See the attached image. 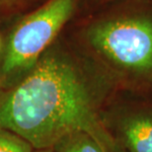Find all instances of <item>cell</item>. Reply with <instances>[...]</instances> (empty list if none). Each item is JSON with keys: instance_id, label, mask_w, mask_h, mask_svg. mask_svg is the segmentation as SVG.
<instances>
[{"instance_id": "obj_1", "label": "cell", "mask_w": 152, "mask_h": 152, "mask_svg": "<svg viewBox=\"0 0 152 152\" xmlns=\"http://www.w3.org/2000/svg\"><path fill=\"white\" fill-rule=\"evenodd\" d=\"M0 126L35 149L53 148L79 132L93 136L107 152L115 148L92 84L76 61L56 48H48L28 73L0 94Z\"/></svg>"}, {"instance_id": "obj_2", "label": "cell", "mask_w": 152, "mask_h": 152, "mask_svg": "<svg viewBox=\"0 0 152 152\" xmlns=\"http://www.w3.org/2000/svg\"><path fill=\"white\" fill-rule=\"evenodd\" d=\"M76 0H50L18 24L0 66V88L12 86L34 67L70 19Z\"/></svg>"}, {"instance_id": "obj_3", "label": "cell", "mask_w": 152, "mask_h": 152, "mask_svg": "<svg viewBox=\"0 0 152 152\" xmlns=\"http://www.w3.org/2000/svg\"><path fill=\"white\" fill-rule=\"evenodd\" d=\"M89 44L118 67L135 73L152 71V19L120 17L94 24L87 32Z\"/></svg>"}, {"instance_id": "obj_4", "label": "cell", "mask_w": 152, "mask_h": 152, "mask_svg": "<svg viewBox=\"0 0 152 152\" xmlns=\"http://www.w3.org/2000/svg\"><path fill=\"white\" fill-rule=\"evenodd\" d=\"M121 136L129 152H152V114L127 115L120 124Z\"/></svg>"}, {"instance_id": "obj_5", "label": "cell", "mask_w": 152, "mask_h": 152, "mask_svg": "<svg viewBox=\"0 0 152 152\" xmlns=\"http://www.w3.org/2000/svg\"><path fill=\"white\" fill-rule=\"evenodd\" d=\"M54 148L57 152H107L93 136L84 132L69 136Z\"/></svg>"}, {"instance_id": "obj_6", "label": "cell", "mask_w": 152, "mask_h": 152, "mask_svg": "<svg viewBox=\"0 0 152 152\" xmlns=\"http://www.w3.org/2000/svg\"><path fill=\"white\" fill-rule=\"evenodd\" d=\"M35 148L22 136L0 126V152H33Z\"/></svg>"}, {"instance_id": "obj_7", "label": "cell", "mask_w": 152, "mask_h": 152, "mask_svg": "<svg viewBox=\"0 0 152 152\" xmlns=\"http://www.w3.org/2000/svg\"><path fill=\"white\" fill-rule=\"evenodd\" d=\"M10 2H11V0H0V12L4 8H8Z\"/></svg>"}, {"instance_id": "obj_8", "label": "cell", "mask_w": 152, "mask_h": 152, "mask_svg": "<svg viewBox=\"0 0 152 152\" xmlns=\"http://www.w3.org/2000/svg\"><path fill=\"white\" fill-rule=\"evenodd\" d=\"M33 152H57L56 148H44V149H35Z\"/></svg>"}, {"instance_id": "obj_9", "label": "cell", "mask_w": 152, "mask_h": 152, "mask_svg": "<svg viewBox=\"0 0 152 152\" xmlns=\"http://www.w3.org/2000/svg\"><path fill=\"white\" fill-rule=\"evenodd\" d=\"M0 45H1V42H0Z\"/></svg>"}, {"instance_id": "obj_10", "label": "cell", "mask_w": 152, "mask_h": 152, "mask_svg": "<svg viewBox=\"0 0 152 152\" xmlns=\"http://www.w3.org/2000/svg\"><path fill=\"white\" fill-rule=\"evenodd\" d=\"M11 1H13V0H11Z\"/></svg>"}]
</instances>
